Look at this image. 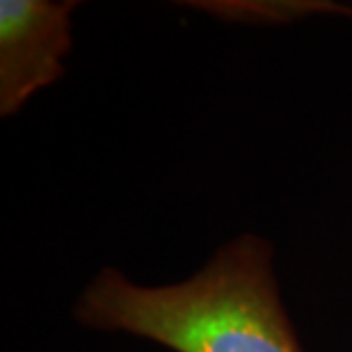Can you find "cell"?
<instances>
[{
	"instance_id": "obj_1",
	"label": "cell",
	"mask_w": 352,
	"mask_h": 352,
	"mask_svg": "<svg viewBox=\"0 0 352 352\" xmlns=\"http://www.w3.org/2000/svg\"><path fill=\"white\" fill-rule=\"evenodd\" d=\"M76 320L174 352H305L281 305L272 250L245 234L186 281L142 286L103 267L76 302Z\"/></svg>"
},
{
	"instance_id": "obj_2",
	"label": "cell",
	"mask_w": 352,
	"mask_h": 352,
	"mask_svg": "<svg viewBox=\"0 0 352 352\" xmlns=\"http://www.w3.org/2000/svg\"><path fill=\"white\" fill-rule=\"evenodd\" d=\"M78 3H0V115L10 117L39 89L65 76L72 14Z\"/></svg>"
}]
</instances>
